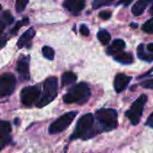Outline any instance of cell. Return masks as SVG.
<instances>
[{"label":"cell","instance_id":"1","mask_svg":"<svg viewBox=\"0 0 153 153\" xmlns=\"http://www.w3.org/2000/svg\"><path fill=\"white\" fill-rule=\"evenodd\" d=\"M97 133L98 131L94 127V117L92 114L88 113L78 120L74 132L71 136V140L79 138L86 140L94 136Z\"/></svg>","mask_w":153,"mask_h":153},{"label":"cell","instance_id":"2","mask_svg":"<svg viewBox=\"0 0 153 153\" xmlns=\"http://www.w3.org/2000/svg\"><path fill=\"white\" fill-rule=\"evenodd\" d=\"M98 132H109L117 127V112L112 108H101L95 114Z\"/></svg>","mask_w":153,"mask_h":153},{"label":"cell","instance_id":"3","mask_svg":"<svg viewBox=\"0 0 153 153\" xmlns=\"http://www.w3.org/2000/svg\"><path fill=\"white\" fill-rule=\"evenodd\" d=\"M91 96V90L85 82H80L73 86L67 93L63 97V100L66 104H83Z\"/></svg>","mask_w":153,"mask_h":153},{"label":"cell","instance_id":"4","mask_svg":"<svg viewBox=\"0 0 153 153\" xmlns=\"http://www.w3.org/2000/svg\"><path fill=\"white\" fill-rule=\"evenodd\" d=\"M44 92L36 103L38 108H43L52 102L57 96V78L55 76L48 78L43 84Z\"/></svg>","mask_w":153,"mask_h":153},{"label":"cell","instance_id":"5","mask_svg":"<svg viewBox=\"0 0 153 153\" xmlns=\"http://www.w3.org/2000/svg\"><path fill=\"white\" fill-rule=\"evenodd\" d=\"M148 97L145 94L141 95L126 112V117L129 119L133 126H137L140 122L141 117L143 113L145 104L147 103Z\"/></svg>","mask_w":153,"mask_h":153},{"label":"cell","instance_id":"6","mask_svg":"<svg viewBox=\"0 0 153 153\" xmlns=\"http://www.w3.org/2000/svg\"><path fill=\"white\" fill-rule=\"evenodd\" d=\"M77 112L72 111V112H68L63 116H61L58 119H56L55 122H53L49 128H48V132L51 134H59L61 132H63L64 130H65L74 121V117H76Z\"/></svg>","mask_w":153,"mask_h":153},{"label":"cell","instance_id":"7","mask_svg":"<svg viewBox=\"0 0 153 153\" xmlns=\"http://www.w3.org/2000/svg\"><path fill=\"white\" fill-rule=\"evenodd\" d=\"M40 88L39 85L28 86L22 90L21 91V101L26 107H30L39 99Z\"/></svg>","mask_w":153,"mask_h":153},{"label":"cell","instance_id":"8","mask_svg":"<svg viewBox=\"0 0 153 153\" xmlns=\"http://www.w3.org/2000/svg\"><path fill=\"white\" fill-rule=\"evenodd\" d=\"M16 79L15 76L11 74H4L0 75V98L10 96L15 90Z\"/></svg>","mask_w":153,"mask_h":153},{"label":"cell","instance_id":"9","mask_svg":"<svg viewBox=\"0 0 153 153\" xmlns=\"http://www.w3.org/2000/svg\"><path fill=\"white\" fill-rule=\"evenodd\" d=\"M29 62L30 56H22L16 65V71L20 75L21 80L27 81L30 79V71H29Z\"/></svg>","mask_w":153,"mask_h":153},{"label":"cell","instance_id":"10","mask_svg":"<svg viewBox=\"0 0 153 153\" xmlns=\"http://www.w3.org/2000/svg\"><path fill=\"white\" fill-rule=\"evenodd\" d=\"M131 80H132L131 76H128L125 74H117L114 80V88L116 92L120 93L124 91L126 88L128 86Z\"/></svg>","mask_w":153,"mask_h":153},{"label":"cell","instance_id":"11","mask_svg":"<svg viewBox=\"0 0 153 153\" xmlns=\"http://www.w3.org/2000/svg\"><path fill=\"white\" fill-rule=\"evenodd\" d=\"M64 7L73 13H78L85 7V0H65Z\"/></svg>","mask_w":153,"mask_h":153},{"label":"cell","instance_id":"12","mask_svg":"<svg viewBox=\"0 0 153 153\" xmlns=\"http://www.w3.org/2000/svg\"><path fill=\"white\" fill-rule=\"evenodd\" d=\"M35 30L33 27L30 28L28 30H26L19 39L18 42H17V47L19 48H29L31 39H33L34 35H35Z\"/></svg>","mask_w":153,"mask_h":153},{"label":"cell","instance_id":"13","mask_svg":"<svg viewBox=\"0 0 153 153\" xmlns=\"http://www.w3.org/2000/svg\"><path fill=\"white\" fill-rule=\"evenodd\" d=\"M126 48V42L123 39H115L112 44L108 48L107 54L110 56L119 54Z\"/></svg>","mask_w":153,"mask_h":153},{"label":"cell","instance_id":"14","mask_svg":"<svg viewBox=\"0 0 153 153\" xmlns=\"http://www.w3.org/2000/svg\"><path fill=\"white\" fill-rule=\"evenodd\" d=\"M153 0H138L132 8V13L134 16H139L143 14L146 7L152 2Z\"/></svg>","mask_w":153,"mask_h":153},{"label":"cell","instance_id":"15","mask_svg":"<svg viewBox=\"0 0 153 153\" xmlns=\"http://www.w3.org/2000/svg\"><path fill=\"white\" fill-rule=\"evenodd\" d=\"M115 60L117 62L124 64V65H130L134 62V56L130 53L121 52L115 56Z\"/></svg>","mask_w":153,"mask_h":153},{"label":"cell","instance_id":"16","mask_svg":"<svg viewBox=\"0 0 153 153\" xmlns=\"http://www.w3.org/2000/svg\"><path fill=\"white\" fill-rule=\"evenodd\" d=\"M77 80V75L73 72H65L62 75V85L68 86L75 82Z\"/></svg>","mask_w":153,"mask_h":153},{"label":"cell","instance_id":"17","mask_svg":"<svg viewBox=\"0 0 153 153\" xmlns=\"http://www.w3.org/2000/svg\"><path fill=\"white\" fill-rule=\"evenodd\" d=\"M12 131L9 122L0 120V138H6Z\"/></svg>","mask_w":153,"mask_h":153},{"label":"cell","instance_id":"18","mask_svg":"<svg viewBox=\"0 0 153 153\" xmlns=\"http://www.w3.org/2000/svg\"><path fill=\"white\" fill-rule=\"evenodd\" d=\"M144 45L143 44H141L139 47H138V49H137V55H138V57L142 60H144V61H148V62H152L153 61V54H147L145 52V48H144Z\"/></svg>","mask_w":153,"mask_h":153},{"label":"cell","instance_id":"19","mask_svg":"<svg viewBox=\"0 0 153 153\" xmlns=\"http://www.w3.org/2000/svg\"><path fill=\"white\" fill-rule=\"evenodd\" d=\"M98 39L101 42L102 45H107L110 42L111 39V36L108 33V30H101L98 32Z\"/></svg>","mask_w":153,"mask_h":153},{"label":"cell","instance_id":"20","mask_svg":"<svg viewBox=\"0 0 153 153\" xmlns=\"http://www.w3.org/2000/svg\"><path fill=\"white\" fill-rule=\"evenodd\" d=\"M42 54L48 60H53L54 57H55V51H54V49L52 48H50V47H48V46L43 47Z\"/></svg>","mask_w":153,"mask_h":153},{"label":"cell","instance_id":"21","mask_svg":"<svg viewBox=\"0 0 153 153\" xmlns=\"http://www.w3.org/2000/svg\"><path fill=\"white\" fill-rule=\"evenodd\" d=\"M114 2H115V0H94L92 3V6L94 9H98L102 6L109 5L111 4H113Z\"/></svg>","mask_w":153,"mask_h":153},{"label":"cell","instance_id":"22","mask_svg":"<svg viewBox=\"0 0 153 153\" xmlns=\"http://www.w3.org/2000/svg\"><path fill=\"white\" fill-rule=\"evenodd\" d=\"M143 30L148 34H153V18L147 21L143 25Z\"/></svg>","mask_w":153,"mask_h":153},{"label":"cell","instance_id":"23","mask_svg":"<svg viewBox=\"0 0 153 153\" xmlns=\"http://www.w3.org/2000/svg\"><path fill=\"white\" fill-rule=\"evenodd\" d=\"M28 2H29V0H16V3H15L16 11H17L18 13L22 12V11L25 9V7H26Z\"/></svg>","mask_w":153,"mask_h":153},{"label":"cell","instance_id":"24","mask_svg":"<svg viewBox=\"0 0 153 153\" xmlns=\"http://www.w3.org/2000/svg\"><path fill=\"white\" fill-rule=\"evenodd\" d=\"M29 22H30V21H29V19H28V18H24V19H22V20H21V21L17 22V23L14 25V28L12 30V32H13V33L17 32V31L19 30V29H20L22 26L27 25Z\"/></svg>","mask_w":153,"mask_h":153},{"label":"cell","instance_id":"25","mask_svg":"<svg viewBox=\"0 0 153 153\" xmlns=\"http://www.w3.org/2000/svg\"><path fill=\"white\" fill-rule=\"evenodd\" d=\"M2 20H3L5 23H8V24L12 23V22L14 21L13 17L12 16V14H11L10 12H8V11H5V12L3 13V14H2Z\"/></svg>","mask_w":153,"mask_h":153},{"label":"cell","instance_id":"26","mask_svg":"<svg viewBox=\"0 0 153 153\" xmlns=\"http://www.w3.org/2000/svg\"><path fill=\"white\" fill-rule=\"evenodd\" d=\"M4 27H5V22L2 19H0V48L4 46L5 41H6L5 39H3L2 38V32L4 30Z\"/></svg>","mask_w":153,"mask_h":153},{"label":"cell","instance_id":"27","mask_svg":"<svg viewBox=\"0 0 153 153\" xmlns=\"http://www.w3.org/2000/svg\"><path fill=\"white\" fill-rule=\"evenodd\" d=\"M112 16V13L110 11H101L100 13H99V17L103 19V20H108L110 19V17Z\"/></svg>","mask_w":153,"mask_h":153},{"label":"cell","instance_id":"28","mask_svg":"<svg viewBox=\"0 0 153 153\" xmlns=\"http://www.w3.org/2000/svg\"><path fill=\"white\" fill-rule=\"evenodd\" d=\"M141 86L143 87V88H146V89H153V79H149V80H146L144 82H143L141 83Z\"/></svg>","mask_w":153,"mask_h":153},{"label":"cell","instance_id":"29","mask_svg":"<svg viewBox=\"0 0 153 153\" xmlns=\"http://www.w3.org/2000/svg\"><path fill=\"white\" fill-rule=\"evenodd\" d=\"M80 32H81V34L82 36L87 37L90 34V30H89V28L85 24H82L81 25V28H80Z\"/></svg>","mask_w":153,"mask_h":153},{"label":"cell","instance_id":"30","mask_svg":"<svg viewBox=\"0 0 153 153\" xmlns=\"http://www.w3.org/2000/svg\"><path fill=\"white\" fill-rule=\"evenodd\" d=\"M145 125L148 126H150V127H152V128H153V113H152L151 116L148 117V119H147Z\"/></svg>","mask_w":153,"mask_h":153},{"label":"cell","instance_id":"31","mask_svg":"<svg viewBox=\"0 0 153 153\" xmlns=\"http://www.w3.org/2000/svg\"><path fill=\"white\" fill-rule=\"evenodd\" d=\"M9 140H7V138H0V151L5 146V144L8 143Z\"/></svg>","mask_w":153,"mask_h":153},{"label":"cell","instance_id":"32","mask_svg":"<svg viewBox=\"0 0 153 153\" xmlns=\"http://www.w3.org/2000/svg\"><path fill=\"white\" fill-rule=\"evenodd\" d=\"M133 1H134V0H120L117 4H124L125 6H128L129 4H131L133 3Z\"/></svg>","mask_w":153,"mask_h":153},{"label":"cell","instance_id":"33","mask_svg":"<svg viewBox=\"0 0 153 153\" xmlns=\"http://www.w3.org/2000/svg\"><path fill=\"white\" fill-rule=\"evenodd\" d=\"M146 49H147L150 53L153 54V43H150V44H148V45L146 46Z\"/></svg>","mask_w":153,"mask_h":153},{"label":"cell","instance_id":"34","mask_svg":"<svg viewBox=\"0 0 153 153\" xmlns=\"http://www.w3.org/2000/svg\"><path fill=\"white\" fill-rule=\"evenodd\" d=\"M150 13H151L152 15H153V4L152 5V7H151V9H150Z\"/></svg>","mask_w":153,"mask_h":153},{"label":"cell","instance_id":"35","mask_svg":"<svg viewBox=\"0 0 153 153\" xmlns=\"http://www.w3.org/2000/svg\"><path fill=\"white\" fill-rule=\"evenodd\" d=\"M1 9H2V6H1V4H0V11H1Z\"/></svg>","mask_w":153,"mask_h":153}]
</instances>
